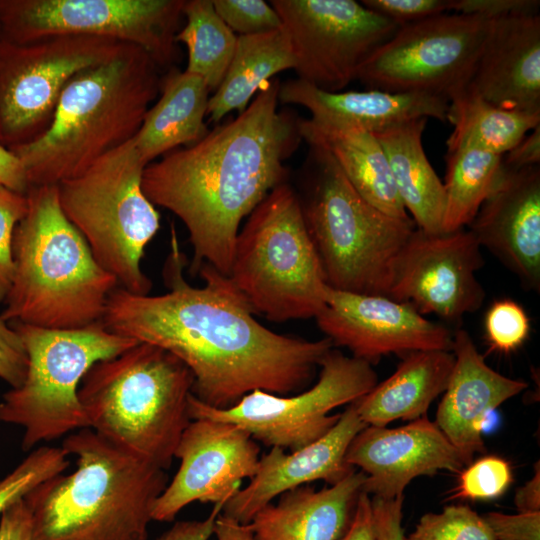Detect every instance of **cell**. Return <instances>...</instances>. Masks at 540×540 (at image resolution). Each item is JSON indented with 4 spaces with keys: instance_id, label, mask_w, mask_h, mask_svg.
Here are the masks:
<instances>
[{
    "instance_id": "1",
    "label": "cell",
    "mask_w": 540,
    "mask_h": 540,
    "mask_svg": "<svg viewBox=\"0 0 540 540\" xmlns=\"http://www.w3.org/2000/svg\"><path fill=\"white\" fill-rule=\"evenodd\" d=\"M186 264L172 228L163 269L168 291L138 295L115 288L103 324L180 359L193 375L192 394L213 408H230L254 390L299 392L313 380L334 347L328 338L307 340L268 329L229 276L203 264L198 273L204 284L195 287L183 276Z\"/></svg>"
},
{
    "instance_id": "2",
    "label": "cell",
    "mask_w": 540,
    "mask_h": 540,
    "mask_svg": "<svg viewBox=\"0 0 540 540\" xmlns=\"http://www.w3.org/2000/svg\"><path fill=\"white\" fill-rule=\"evenodd\" d=\"M279 89V80L270 79L236 118L144 169L147 199L176 215L188 231L192 273L209 264L228 276L241 222L286 183L284 161L302 137L300 119L278 110Z\"/></svg>"
},
{
    "instance_id": "3",
    "label": "cell",
    "mask_w": 540,
    "mask_h": 540,
    "mask_svg": "<svg viewBox=\"0 0 540 540\" xmlns=\"http://www.w3.org/2000/svg\"><path fill=\"white\" fill-rule=\"evenodd\" d=\"M160 67L141 47L122 43L106 61L64 88L47 132L10 150L31 186L58 185L134 138L160 92Z\"/></svg>"
},
{
    "instance_id": "4",
    "label": "cell",
    "mask_w": 540,
    "mask_h": 540,
    "mask_svg": "<svg viewBox=\"0 0 540 540\" xmlns=\"http://www.w3.org/2000/svg\"><path fill=\"white\" fill-rule=\"evenodd\" d=\"M61 447L76 468L35 487L24 498L33 540H148L166 470L134 457L91 428L68 434Z\"/></svg>"
},
{
    "instance_id": "5",
    "label": "cell",
    "mask_w": 540,
    "mask_h": 540,
    "mask_svg": "<svg viewBox=\"0 0 540 540\" xmlns=\"http://www.w3.org/2000/svg\"><path fill=\"white\" fill-rule=\"evenodd\" d=\"M13 236L14 275L1 317L49 329L102 322L116 278L65 216L57 185L31 186Z\"/></svg>"
},
{
    "instance_id": "6",
    "label": "cell",
    "mask_w": 540,
    "mask_h": 540,
    "mask_svg": "<svg viewBox=\"0 0 540 540\" xmlns=\"http://www.w3.org/2000/svg\"><path fill=\"white\" fill-rule=\"evenodd\" d=\"M194 378L167 350L138 342L94 364L78 391L89 428L118 449L167 470L191 421Z\"/></svg>"
},
{
    "instance_id": "7",
    "label": "cell",
    "mask_w": 540,
    "mask_h": 540,
    "mask_svg": "<svg viewBox=\"0 0 540 540\" xmlns=\"http://www.w3.org/2000/svg\"><path fill=\"white\" fill-rule=\"evenodd\" d=\"M309 148L307 193L300 202L326 284L386 296L395 260L416 229L414 221L374 207L325 150Z\"/></svg>"
},
{
    "instance_id": "8",
    "label": "cell",
    "mask_w": 540,
    "mask_h": 540,
    "mask_svg": "<svg viewBox=\"0 0 540 540\" xmlns=\"http://www.w3.org/2000/svg\"><path fill=\"white\" fill-rule=\"evenodd\" d=\"M228 276L252 311L273 322L315 318L324 307L328 285L300 198L287 182L239 230Z\"/></svg>"
},
{
    "instance_id": "9",
    "label": "cell",
    "mask_w": 540,
    "mask_h": 540,
    "mask_svg": "<svg viewBox=\"0 0 540 540\" xmlns=\"http://www.w3.org/2000/svg\"><path fill=\"white\" fill-rule=\"evenodd\" d=\"M146 166L131 139L57 185L65 216L98 263L120 288L138 295L152 289L141 263L160 228L159 213L142 190Z\"/></svg>"
},
{
    "instance_id": "10",
    "label": "cell",
    "mask_w": 540,
    "mask_h": 540,
    "mask_svg": "<svg viewBox=\"0 0 540 540\" xmlns=\"http://www.w3.org/2000/svg\"><path fill=\"white\" fill-rule=\"evenodd\" d=\"M11 326L23 343L27 371L23 383L3 395L0 422L22 427L24 451L89 428L78 396L84 376L97 362L138 342L110 331L103 322L76 329Z\"/></svg>"
},
{
    "instance_id": "11",
    "label": "cell",
    "mask_w": 540,
    "mask_h": 540,
    "mask_svg": "<svg viewBox=\"0 0 540 540\" xmlns=\"http://www.w3.org/2000/svg\"><path fill=\"white\" fill-rule=\"evenodd\" d=\"M122 43L75 34L21 43L0 37V144L12 150L42 137L67 83L109 59Z\"/></svg>"
},
{
    "instance_id": "12",
    "label": "cell",
    "mask_w": 540,
    "mask_h": 540,
    "mask_svg": "<svg viewBox=\"0 0 540 540\" xmlns=\"http://www.w3.org/2000/svg\"><path fill=\"white\" fill-rule=\"evenodd\" d=\"M185 0H0V37L28 42L48 35L112 38L144 49L160 68L180 59L176 42Z\"/></svg>"
},
{
    "instance_id": "13",
    "label": "cell",
    "mask_w": 540,
    "mask_h": 540,
    "mask_svg": "<svg viewBox=\"0 0 540 540\" xmlns=\"http://www.w3.org/2000/svg\"><path fill=\"white\" fill-rule=\"evenodd\" d=\"M319 367L317 382L293 396L254 390L234 406L217 409L191 394L190 418L230 422L270 448L298 450L321 438L337 423L340 414L331 415L333 409L361 398L378 383L372 364L333 348Z\"/></svg>"
},
{
    "instance_id": "14",
    "label": "cell",
    "mask_w": 540,
    "mask_h": 540,
    "mask_svg": "<svg viewBox=\"0 0 540 540\" xmlns=\"http://www.w3.org/2000/svg\"><path fill=\"white\" fill-rule=\"evenodd\" d=\"M491 19L443 13L400 26L358 69L369 89L447 98L468 84Z\"/></svg>"
},
{
    "instance_id": "15",
    "label": "cell",
    "mask_w": 540,
    "mask_h": 540,
    "mask_svg": "<svg viewBox=\"0 0 540 540\" xmlns=\"http://www.w3.org/2000/svg\"><path fill=\"white\" fill-rule=\"evenodd\" d=\"M293 55L298 79L340 92L369 55L400 27L354 0H272Z\"/></svg>"
},
{
    "instance_id": "16",
    "label": "cell",
    "mask_w": 540,
    "mask_h": 540,
    "mask_svg": "<svg viewBox=\"0 0 540 540\" xmlns=\"http://www.w3.org/2000/svg\"><path fill=\"white\" fill-rule=\"evenodd\" d=\"M483 265L469 229L427 233L416 227L395 260L386 296L423 316L457 323L483 304L485 290L477 279Z\"/></svg>"
},
{
    "instance_id": "17",
    "label": "cell",
    "mask_w": 540,
    "mask_h": 540,
    "mask_svg": "<svg viewBox=\"0 0 540 540\" xmlns=\"http://www.w3.org/2000/svg\"><path fill=\"white\" fill-rule=\"evenodd\" d=\"M179 468L157 498L152 519L170 522L193 502L226 503L252 478L260 447L243 428L230 422L191 419L176 447Z\"/></svg>"
},
{
    "instance_id": "18",
    "label": "cell",
    "mask_w": 540,
    "mask_h": 540,
    "mask_svg": "<svg viewBox=\"0 0 540 540\" xmlns=\"http://www.w3.org/2000/svg\"><path fill=\"white\" fill-rule=\"evenodd\" d=\"M333 346L370 364L389 354L451 351L453 334L412 306L383 295L356 294L328 286L325 305L315 317Z\"/></svg>"
},
{
    "instance_id": "19",
    "label": "cell",
    "mask_w": 540,
    "mask_h": 540,
    "mask_svg": "<svg viewBox=\"0 0 540 540\" xmlns=\"http://www.w3.org/2000/svg\"><path fill=\"white\" fill-rule=\"evenodd\" d=\"M345 461L365 474L363 491L381 499L403 496L416 477L441 470L460 473L466 467L426 415L397 428L367 425L349 444Z\"/></svg>"
},
{
    "instance_id": "20",
    "label": "cell",
    "mask_w": 540,
    "mask_h": 540,
    "mask_svg": "<svg viewBox=\"0 0 540 540\" xmlns=\"http://www.w3.org/2000/svg\"><path fill=\"white\" fill-rule=\"evenodd\" d=\"M503 165V164H502ZM528 289L540 288V165L502 173L468 225Z\"/></svg>"
},
{
    "instance_id": "21",
    "label": "cell",
    "mask_w": 540,
    "mask_h": 540,
    "mask_svg": "<svg viewBox=\"0 0 540 540\" xmlns=\"http://www.w3.org/2000/svg\"><path fill=\"white\" fill-rule=\"evenodd\" d=\"M367 425L359 417L354 402L340 413L337 423L321 438L292 452L271 447L260 456L255 475L245 488L229 499L221 514L242 524L282 493L323 480L333 485L356 468L345 461L353 438Z\"/></svg>"
},
{
    "instance_id": "22",
    "label": "cell",
    "mask_w": 540,
    "mask_h": 540,
    "mask_svg": "<svg viewBox=\"0 0 540 540\" xmlns=\"http://www.w3.org/2000/svg\"><path fill=\"white\" fill-rule=\"evenodd\" d=\"M464 89L503 109L540 112V15L492 20Z\"/></svg>"
},
{
    "instance_id": "23",
    "label": "cell",
    "mask_w": 540,
    "mask_h": 540,
    "mask_svg": "<svg viewBox=\"0 0 540 540\" xmlns=\"http://www.w3.org/2000/svg\"><path fill=\"white\" fill-rule=\"evenodd\" d=\"M454 365L435 423L459 452L465 466L485 452L481 423L485 415L528 387L489 367L464 329L453 334Z\"/></svg>"
},
{
    "instance_id": "24",
    "label": "cell",
    "mask_w": 540,
    "mask_h": 540,
    "mask_svg": "<svg viewBox=\"0 0 540 540\" xmlns=\"http://www.w3.org/2000/svg\"><path fill=\"white\" fill-rule=\"evenodd\" d=\"M365 478L355 469L320 490L306 484L282 493L249 522L254 540L340 539L351 523Z\"/></svg>"
},
{
    "instance_id": "25",
    "label": "cell",
    "mask_w": 540,
    "mask_h": 540,
    "mask_svg": "<svg viewBox=\"0 0 540 540\" xmlns=\"http://www.w3.org/2000/svg\"><path fill=\"white\" fill-rule=\"evenodd\" d=\"M279 103L305 107L312 117L343 121L371 133L420 118L447 121L449 100L426 93L378 89L326 92L299 79L280 84Z\"/></svg>"
},
{
    "instance_id": "26",
    "label": "cell",
    "mask_w": 540,
    "mask_h": 540,
    "mask_svg": "<svg viewBox=\"0 0 540 540\" xmlns=\"http://www.w3.org/2000/svg\"><path fill=\"white\" fill-rule=\"evenodd\" d=\"M299 130L308 145L325 150L354 189L383 213L411 218L396 191L385 152L369 131L343 121L300 119Z\"/></svg>"
},
{
    "instance_id": "27",
    "label": "cell",
    "mask_w": 540,
    "mask_h": 540,
    "mask_svg": "<svg viewBox=\"0 0 540 540\" xmlns=\"http://www.w3.org/2000/svg\"><path fill=\"white\" fill-rule=\"evenodd\" d=\"M453 365L452 351L406 354L392 375L354 401L359 417L366 425L383 427L395 420L425 416L445 391Z\"/></svg>"
},
{
    "instance_id": "28",
    "label": "cell",
    "mask_w": 540,
    "mask_h": 540,
    "mask_svg": "<svg viewBox=\"0 0 540 540\" xmlns=\"http://www.w3.org/2000/svg\"><path fill=\"white\" fill-rule=\"evenodd\" d=\"M205 81L176 66L161 77L158 101L148 109L133 138L135 148L148 165L160 155L190 146L209 132L204 121L209 103Z\"/></svg>"
},
{
    "instance_id": "29",
    "label": "cell",
    "mask_w": 540,
    "mask_h": 540,
    "mask_svg": "<svg viewBox=\"0 0 540 540\" xmlns=\"http://www.w3.org/2000/svg\"><path fill=\"white\" fill-rule=\"evenodd\" d=\"M427 120H411L372 134L385 152L398 196L416 227L427 233H439L446 197L444 184L422 144Z\"/></svg>"
},
{
    "instance_id": "30",
    "label": "cell",
    "mask_w": 540,
    "mask_h": 540,
    "mask_svg": "<svg viewBox=\"0 0 540 540\" xmlns=\"http://www.w3.org/2000/svg\"><path fill=\"white\" fill-rule=\"evenodd\" d=\"M295 58L283 27L263 34L238 35L227 72L209 98V121L220 122L228 113L243 112L259 91L277 73L295 68Z\"/></svg>"
},
{
    "instance_id": "31",
    "label": "cell",
    "mask_w": 540,
    "mask_h": 540,
    "mask_svg": "<svg viewBox=\"0 0 540 540\" xmlns=\"http://www.w3.org/2000/svg\"><path fill=\"white\" fill-rule=\"evenodd\" d=\"M447 121L454 127L447 151L472 147L503 156L540 125V112L503 109L463 89L450 97Z\"/></svg>"
},
{
    "instance_id": "32",
    "label": "cell",
    "mask_w": 540,
    "mask_h": 540,
    "mask_svg": "<svg viewBox=\"0 0 540 540\" xmlns=\"http://www.w3.org/2000/svg\"><path fill=\"white\" fill-rule=\"evenodd\" d=\"M445 211L442 232L467 228L495 187L503 169L502 156L477 148L447 151Z\"/></svg>"
},
{
    "instance_id": "33",
    "label": "cell",
    "mask_w": 540,
    "mask_h": 540,
    "mask_svg": "<svg viewBox=\"0 0 540 540\" xmlns=\"http://www.w3.org/2000/svg\"><path fill=\"white\" fill-rule=\"evenodd\" d=\"M184 27L176 42L188 52L186 71L201 77L210 92L221 84L233 58L236 34L217 14L213 0H185Z\"/></svg>"
},
{
    "instance_id": "34",
    "label": "cell",
    "mask_w": 540,
    "mask_h": 540,
    "mask_svg": "<svg viewBox=\"0 0 540 540\" xmlns=\"http://www.w3.org/2000/svg\"><path fill=\"white\" fill-rule=\"evenodd\" d=\"M69 463L61 446L45 445L34 449L0 480V514L41 483L63 473Z\"/></svg>"
},
{
    "instance_id": "35",
    "label": "cell",
    "mask_w": 540,
    "mask_h": 540,
    "mask_svg": "<svg viewBox=\"0 0 540 540\" xmlns=\"http://www.w3.org/2000/svg\"><path fill=\"white\" fill-rule=\"evenodd\" d=\"M404 540H496L482 516L468 505H448L424 514Z\"/></svg>"
},
{
    "instance_id": "36",
    "label": "cell",
    "mask_w": 540,
    "mask_h": 540,
    "mask_svg": "<svg viewBox=\"0 0 540 540\" xmlns=\"http://www.w3.org/2000/svg\"><path fill=\"white\" fill-rule=\"evenodd\" d=\"M512 470L507 461L497 456H485L460 472L451 499L489 500L502 495L512 482Z\"/></svg>"
},
{
    "instance_id": "37",
    "label": "cell",
    "mask_w": 540,
    "mask_h": 540,
    "mask_svg": "<svg viewBox=\"0 0 540 540\" xmlns=\"http://www.w3.org/2000/svg\"><path fill=\"white\" fill-rule=\"evenodd\" d=\"M484 327L491 348L508 353L519 348L528 338L530 321L518 303L502 299L488 309Z\"/></svg>"
},
{
    "instance_id": "38",
    "label": "cell",
    "mask_w": 540,
    "mask_h": 540,
    "mask_svg": "<svg viewBox=\"0 0 540 540\" xmlns=\"http://www.w3.org/2000/svg\"><path fill=\"white\" fill-rule=\"evenodd\" d=\"M214 8L225 24L239 35H255L282 28L274 8L263 0H213Z\"/></svg>"
},
{
    "instance_id": "39",
    "label": "cell",
    "mask_w": 540,
    "mask_h": 540,
    "mask_svg": "<svg viewBox=\"0 0 540 540\" xmlns=\"http://www.w3.org/2000/svg\"><path fill=\"white\" fill-rule=\"evenodd\" d=\"M28 209L26 194L0 184V302L5 301L14 275L13 236Z\"/></svg>"
},
{
    "instance_id": "40",
    "label": "cell",
    "mask_w": 540,
    "mask_h": 540,
    "mask_svg": "<svg viewBox=\"0 0 540 540\" xmlns=\"http://www.w3.org/2000/svg\"><path fill=\"white\" fill-rule=\"evenodd\" d=\"M361 3L399 26L449 11V0H362Z\"/></svg>"
},
{
    "instance_id": "41",
    "label": "cell",
    "mask_w": 540,
    "mask_h": 540,
    "mask_svg": "<svg viewBox=\"0 0 540 540\" xmlns=\"http://www.w3.org/2000/svg\"><path fill=\"white\" fill-rule=\"evenodd\" d=\"M26 371L27 355L21 338L0 315V379L16 388L23 383Z\"/></svg>"
},
{
    "instance_id": "42",
    "label": "cell",
    "mask_w": 540,
    "mask_h": 540,
    "mask_svg": "<svg viewBox=\"0 0 540 540\" xmlns=\"http://www.w3.org/2000/svg\"><path fill=\"white\" fill-rule=\"evenodd\" d=\"M496 540H540V511L482 515Z\"/></svg>"
},
{
    "instance_id": "43",
    "label": "cell",
    "mask_w": 540,
    "mask_h": 540,
    "mask_svg": "<svg viewBox=\"0 0 540 540\" xmlns=\"http://www.w3.org/2000/svg\"><path fill=\"white\" fill-rule=\"evenodd\" d=\"M538 0H449V11L466 15H479L491 20L514 16L539 14Z\"/></svg>"
},
{
    "instance_id": "44",
    "label": "cell",
    "mask_w": 540,
    "mask_h": 540,
    "mask_svg": "<svg viewBox=\"0 0 540 540\" xmlns=\"http://www.w3.org/2000/svg\"><path fill=\"white\" fill-rule=\"evenodd\" d=\"M371 504L379 540H404L402 528L403 496L394 499L373 497Z\"/></svg>"
},
{
    "instance_id": "45",
    "label": "cell",
    "mask_w": 540,
    "mask_h": 540,
    "mask_svg": "<svg viewBox=\"0 0 540 540\" xmlns=\"http://www.w3.org/2000/svg\"><path fill=\"white\" fill-rule=\"evenodd\" d=\"M0 540H33L32 512L25 498L0 514Z\"/></svg>"
},
{
    "instance_id": "46",
    "label": "cell",
    "mask_w": 540,
    "mask_h": 540,
    "mask_svg": "<svg viewBox=\"0 0 540 540\" xmlns=\"http://www.w3.org/2000/svg\"><path fill=\"white\" fill-rule=\"evenodd\" d=\"M224 505V503L215 504L209 516L203 520L176 522L156 540H209Z\"/></svg>"
},
{
    "instance_id": "47",
    "label": "cell",
    "mask_w": 540,
    "mask_h": 540,
    "mask_svg": "<svg viewBox=\"0 0 540 540\" xmlns=\"http://www.w3.org/2000/svg\"><path fill=\"white\" fill-rule=\"evenodd\" d=\"M507 169H522L540 165V125L502 156Z\"/></svg>"
},
{
    "instance_id": "48",
    "label": "cell",
    "mask_w": 540,
    "mask_h": 540,
    "mask_svg": "<svg viewBox=\"0 0 540 540\" xmlns=\"http://www.w3.org/2000/svg\"><path fill=\"white\" fill-rule=\"evenodd\" d=\"M338 540H379L369 495L362 491L358 497L351 523Z\"/></svg>"
},
{
    "instance_id": "49",
    "label": "cell",
    "mask_w": 540,
    "mask_h": 540,
    "mask_svg": "<svg viewBox=\"0 0 540 540\" xmlns=\"http://www.w3.org/2000/svg\"><path fill=\"white\" fill-rule=\"evenodd\" d=\"M0 184L19 193L26 194L30 188L20 160L0 144Z\"/></svg>"
},
{
    "instance_id": "50",
    "label": "cell",
    "mask_w": 540,
    "mask_h": 540,
    "mask_svg": "<svg viewBox=\"0 0 540 540\" xmlns=\"http://www.w3.org/2000/svg\"><path fill=\"white\" fill-rule=\"evenodd\" d=\"M514 503L519 513L540 511V468L535 464L534 474L523 486L517 489Z\"/></svg>"
},
{
    "instance_id": "51",
    "label": "cell",
    "mask_w": 540,
    "mask_h": 540,
    "mask_svg": "<svg viewBox=\"0 0 540 540\" xmlns=\"http://www.w3.org/2000/svg\"><path fill=\"white\" fill-rule=\"evenodd\" d=\"M213 534L217 540H254L248 524H242L222 514L215 521Z\"/></svg>"
}]
</instances>
